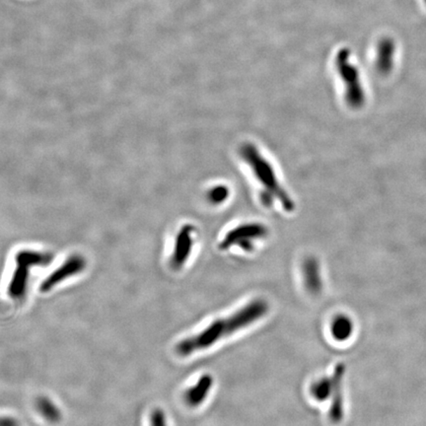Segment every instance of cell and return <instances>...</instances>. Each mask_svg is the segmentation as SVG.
Returning <instances> with one entry per match:
<instances>
[{"label":"cell","mask_w":426,"mask_h":426,"mask_svg":"<svg viewBox=\"0 0 426 426\" xmlns=\"http://www.w3.org/2000/svg\"><path fill=\"white\" fill-rule=\"evenodd\" d=\"M213 385L214 379L211 374L206 373V374L201 375L194 384L185 391V403L192 409L202 406L213 391Z\"/></svg>","instance_id":"52a82bcc"},{"label":"cell","mask_w":426,"mask_h":426,"mask_svg":"<svg viewBox=\"0 0 426 426\" xmlns=\"http://www.w3.org/2000/svg\"><path fill=\"white\" fill-rule=\"evenodd\" d=\"M84 268L83 260L79 257H73L69 260L64 266L57 269V271L50 274L49 278L45 279L44 283L41 284L40 290L43 293L49 292L55 286L59 285L62 281L71 278L72 276L80 273Z\"/></svg>","instance_id":"9c48e42d"},{"label":"cell","mask_w":426,"mask_h":426,"mask_svg":"<svg viewBox=\"0 0 426 426\" xmlns=\"http://www.w3.org/2000/svg\"><path fill=\"white\" fill-rule=\"evenodd\" d=\"M240 157L247 166L259 187V199L267 208H279L285 213H293L295 204L281 180L271 160L254 143H243Z\"/></svg>","instance_id":"7a4b0ae2"},{"label":"cell","mask_w":426,"mask_h":426,"mask_svg":"<svg viewBox=\"0 0 426 426\" xmlns=\"http://www.w3.org/2000/svg\"><path fill=\"white\" fill-rule=\"evenodd\" d=\"M36 409L45 420L52 423H57L62 420V413L59 406L47 397H38L36 401Z\"/></svg>","instance_id":"5bb4252c"},{"label":"cell","mask_w":426,"mask_h":426,"mask_svg":"<svg viewBox=\"0 0 426 426\" xmlns=\"http://www.w3.org/2000/svg\"><path fill=\"white\" fill-rule=\"evenodd\" d=\"M20 268L13 274L8 286V295L12 299L20 300L27 294L29 274L27 264L19 261Z\"/></svg>","instance_id":"30bf717a"},{"label":"cell","mask_w":426,"mask_h":426,"mask_svg":"<svg viewBox=\"0 0 426 426\" xmlns=\"http://www.w3.org/2000/svg\"><path fill=\"white\" fill-rule=\"evenodd\" d=\"M149 423H150V426H169L168 425L167 416H166L164 411L161 410V409H155L151 413Z\"/></svg>","instance_id":"2e32d148"},{"label":"cell","mask_w":426,"mask_h":426,"mask_svg":"<svg viewBox=\"0 0 426 426\" xmlns=\"http://www.w3.org/2000/svg\"><path fill=\"white\" fill-rule=\"evenodd\" d=\"M329 332L334 341L344 343L348 341L355 333V324L346 315H336L329 325Z\"/></svg>","instance_id":"8fae6325"},{"label":"cell","mask_w":426,"mask_h":426,"mask_svg":"<svg viewBox=\"0 0 426 426\" xmlns=\"http://www.w3.org/2000/svg\"><path fill=\"white\" fill-rule=\"evenodd\" d=\"M0 426H20L19 421L12 416H0Z\"/></svg>","instance_id":"e0dca14e"},{"label":"cell","mask_w":426,"mask_h":426,"mask_svg":"<svg viewBox=\"0 0 426 426\" xmlns=\"http://www.w3.org/2000/svg\"><path fill=\"white\" fill-rule=\"evenodd\" d=\"M303 283L310 294H321L324 281H322V269L316 257H309L302 264Z\"/></svg>","instance_id":"ba28073f"},{"label":"cell","mask_w":426,"mask_h":426,"mask_svg":"<svg viewBox=\"0 0 426 426\" xmlns=\"http://www.w3.org/2000/svg\"><path fill=\"white\" fill-rule=\"evenodd\" d=\"M350 50L341 49L336 57V67L346 85V94L350 103H357L361 98L360 74L357 69L351 62Z\"/></svg>","instance_id":"277c9868"},{"label":"cell","mask_w":426,"mask_h":426,"mask_svg":"<svg viewBox=\"0 0 426 426\" xmlns=\"http://www.w3.org/2000/svg\"><path fill=\"white\" fill-rule=\"evenodd\" d=\"M425 3H426V0H425Z\"/></svg>","instance_id":"ac0fdd59"},{"label":"cell","mask_w":426,"mask_h":426,"mask_svg":"<svg viewBox=\"0 0 426 426\" xmlns=\"http://www.w3.org/2000/svg\"><path fill=\"white\" fill-rule=\"evenodd\" d=\"M346 368L343 364H338L333 373L334 391L331 397V406L329 410V418L333 423L343 420L344 415L343 403V376Z\"/></svg>","instance_id":"8992f818"},{"label":"cell","mask_w":426,"mask_h":426,"mask_svg":"<svg viewBox=\"0 0 426 426\" xmlns=\"http://www.w3.org/2000/svg\"><path fill=\"white\" fill-rule=\"evenodd\" d=\"M334 391V378L322 376L318 378L310 386V395L318 403L328 401Z\"/></svg>","instance_id":"4fadbf2b"},{"label":"cell","mask_w":426,"mask_h":426,"mask_svg":"<svg viewBox=\"0 0 426 426\" xmlns=\"http://www.w3.org/2000/svg\"><path fill=\"white\" fill-rule=\"evenodd\" d=\"M396 43L392 37L386 36L380 38L377 45V66L381 71H388L393 62Z\"/></svg>","instance_id":"7c38bea8"},{"label":"cell","mask_w":426,"mask_h":426,"mask_svg":"<svg viewBox=\"0 0 426 426\" xmlns=\"http://www.w3.org/2000/svg\"><path fill=\"white\" fill-rule=\"evenodd\" d=\"M269 311V305L264 299L257 298L232 313L230 316L214 320L199 333L180 341L176 346V353L182 357L208 350L227 336L239 333L242 329L256 324Z\"/></svg>","instance_id":"6da1fadb"},{"label":"cell","mask_w":426,"mask_h":426,"mask_svg":"<svg viewBox=\"0 0 426 426\" xmlns=\"http://www.w3.org/2000/svg\"><path fill=\"white\" fill-rule=\"evenodd\" d=\"M197 240V230L194 226L187 225L180 230L176 241L175 249L171 257V264L175 269H180L189 261Z\"/></svg>","instance_id":"5b68a950"},{"label":"cell","mask_w":426,"mask_h":426,"mask_svg":"<svg viewBox=\"0 0 426 426\" xmlns=\"http://www.w3.org/2000/svg\"><path fill=\"white\" fill-rule=\"evenodd\" d=\"M269 228L257 221H248L230 228L219 242L220 251L238 249L245 253H252L264 240L268 239Z\"/></svg>","instance_id":"3957f363"},{"label":"cell","mask_w":426,"mask_h":426,"mask_svg":"<svg viewBox=\"0 0 426 426\" xmlns=\"http://www.w3.org/2000/svg\"><path fill=\"white\" fill-rule=\"evenodd\" d=\"M230 197V189L226 185L219 184L209 187L206 192V201L211 206H220L228 201Z\"/></svg>","instance_id":"9a60e30c"}]
</instances>
